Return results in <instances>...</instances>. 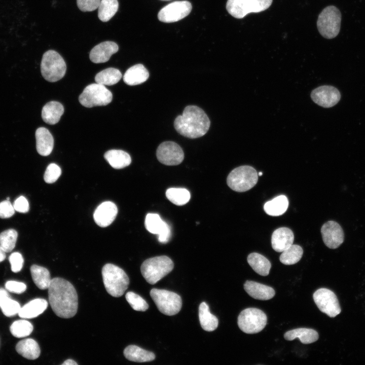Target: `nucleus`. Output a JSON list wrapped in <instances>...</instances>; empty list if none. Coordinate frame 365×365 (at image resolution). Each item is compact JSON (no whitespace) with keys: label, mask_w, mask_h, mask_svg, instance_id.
Wrapping results in <instances>:
<instances>
[{"label":"nucleus","mask_w":365,"mask_h":365,"mask_svg":"<svg viewBox=\"0 0 365 365\" xmlns=\"http://www.w3.org/2000/svg\"><path fill=\"white\" fill-rule=\"evenodd\" d=\"M48 298L52 309L58 317L69 318L77 312L78 295L72 284L60 277L51 280L48 287Z\"/></svg>","instance_id":"f257e3e1"},{"label":"nucleus","mask_w":365,"mask_h":365,"mask_svg":"<svg viewBox=\"0 0 365 365\" xmlns=\"http://www.w3.org/2000/svg\"><path fill=\"white\" fill-rule=\"evenodd\" d=\"M210 125V120L206 113L196 105L187 106L182 114L177 116L174 122L176 130L181 135L190 138H196L205 135Z\"/></svg>","instance_id":"f03ea898"},{"label":"nucleus","mask_w":365,"mask_h":365,"mask_svg":"<svg viewBox=\"0 0 365 365\" xmlns=\"http://www.w3.org/2000/svg\"><path fill=\"white\" fill-rule=\"evenodd\" d=\"M102 276L106 290L114 297L122 296L129 284V279L125 272L112 264H106L103 267Z\"/></svg>","instance_id":"7ed1b4c3"},{"label":"nucleus","mask_w":365,"mask_h":365,"mask_svg":"<svg viewBox=\"0 0 365 365\" xmlns=\"http://www.w3.org/2000/svg\"><path fill=\"white\" fill-rule=\"evenodd\" d=\"M173 261L166 256L149 258L145 260L140 268L141 273L146 281L154 284L173 269Z\"/></svg>","instance_id":"20e7f679"},{"label":"nucleus","mask_w":365,"mask_h":365,"mask_svg":"<svg viewBox=\"0 0 365 365\" xmlns=\"http://www.w3.org/2000/svg\"><path fill=\"white\" fill-rule=\"evenodd\" d=\"M66 65L64 60L56 51L50 50L45 52L41 63L43 78L50 82H55L65 74Z\"/></svg>","instance_id":"39448f33"},{"label":"nucleus","mask_w":365,"mask_h":365,"mask_svg":"<svg viewBox=\"0 0 365 365\" xmlns=\"http://www.w3.org/2000/svg\"><path fill=\"white\" fill-rule=\"evenodd\" d=\"M258 180V174L256 169L251 166L244 165L232 170L227 176V183L233 191L243 192L253 188Z\"/></svg>","instance_id":"423d86ee"},{"label":"nucleus","mask_w":365,"mask_h":365,"mask_svg":"<svg viewBox=\"0 0 365 365\" xmlns=\"http://www.w3.org/2000/svg\"><path fill=\"white\" fill-rule=\"evenodd\" d=\"M341 14L335 6L325 7L319 14L317 21V27L320 34L324 38H335L340 30Z\"/></svg>","instance_id":"0eeeda50"},{"label":"nucleus","mask_w":365,"mask_h":365,"mask_svg":"<svg viewBox=\"0 0 365 365\" xmlns=\"http://www.w3.org/2000/svg\"><path fill=\"white\" fill-rule=\"evenodd\" d=\"M150 294L158 310L162 313L172 316L180 311L182 300L176 293L165 289L153 288Z\"/></svg>","instance_id":"6e6552de"},{"label":"nucleus","mask_w":365,"mask_h":365,"mask_svg":"<svg viewBox=\"0 0 365 365\" xmlns=\"http://www.w3.org/2000/svg\"><path fill=\"white\" fill-rule=\"evenodd\" d=\"M112 99V92L104 85L97 83L86 87L79 97L80 103L88 108L106 105Z\"/></svg>","instance_id":"1a4fd4ad"},{"label":"nucleus","mask_w":365,"mask_h":365,"mask_svg":"<svg viewBox=\"0 0 365 365\" xmlns=\"http://www.w3.org/2000/svg\"><path fill=\"white\" fill-rule=\"evenodd\" d=\"M267 322L266 314L256 308H248L242 310L238 317V325L244 333L249 334L262 331Z\"/></svg>","instance_id":"9d476101"},{"label":"nucleus","mask_w":365,"mask_h":365,"mask_svg":"<svg viewBox=\"0 0 365 365\" xmlns=\"http://www.w3.org/2000/svg\"><path fill=\"white\" fill-rule=\"evenodd\" d=\"M273 0H228L226 9L233 17L241 19L251 13H259L267 10Z\"/></svg>","instance_id":"9b49d317"},{"label":"nucleus","mask_w":365,"mask_h":365,"mask_svg":"<svg viewBox=\"0 0 365 365\" xmlns=\"http://www.w3.org/2000/svg\"><path fill=\"white\" fill-rule=\"evenodd\" d=\"M318 309L330 317H335L341 311L339 301L335 293L326 288L316 290L313 295Z\"/></svg>","instance_id":"f8f14e48"},{"label":"nucleus","mask_w":365,"mask_h":365,"mask_svg":"<svg viewBox=\"0 0 365 365\" xmlns=\"http://www.w3.org/2000/svg\"><path fill=\"white\" fill-rule=\"evenodd\" d=\"M191 10L192 5L189 2L175 1L162 8L158 13V18L163 22H174L186 17Z\"/></svg>","instance_id":"ddd939ff"},{"label":"nucleus","mask_w":365,"mask_h":365,"mask_svg":"<svg viewBox=\"0 0 365 365\" xmlns=\"http://www.w3.org/2000/svg\"><path fill=\"white\" fill-rule=\"evenodd\" d=\"M157 159L161 163L168 166L180 164L184 158L181 147L173 141H164L158 147L156 151Z\"/></svg>","instance_id":"4468645a"},{"label":"nucleus","mask_w":365,"mask_h":365,"mask_svg":"<svg viewBox=\"0 0 365 365\" xmlns=\"http://www.w3.org/2000/svg\"><path fill=\"white\" fill-rule=\"evenodd\" d=\"M312 100L324 108L335 105L340 100L339 91L332 86L323 85L314 89L311 93Z\"/></svg>","instance_id":"2eb2a0df"},{"label":"nucleus","mask_w":365,"mask_h":365,"mask_svg":"<svg viewBox=\"0 0 365 365\" xmlns=\"http://www.w3.org/2000/svg\"><path fill=\"white\" fill-rule=\"evenodd\" d=\"M321 233L324 243L331 249L338 248L344 240V234L342 227L334 221L324 223L321 228Z\"/></svg>","instance_id":"dca6fc26"},{"label":"nucleus","mask_w":365,"mask_h":365,"mask_svg":"<svg viewBox=\"0 0 365 365\" xmlns=\"http://www.w3.org/2000/svg\"><path fill=\"white\" fill-rule=\"evenodd\" d=\"M145 226L150 233L158 234V241L167 243L170 239L171 230L169 226L157 213H148L145 219Z\"/></svg>","instance_id":"f3484780"},{"label":"nucleus","mask_w":365,"mask_h":365,"mask_svg":"<svg viewBox=\"0 0 365 365\" xmlns=\"http://www.w3.org/2000/svg\"><path fill=\"white\" fill-rule=\"evenodd\" d=\"M118 213L116 204L111 201L101 203L95 209L93 217L96 224L100 227H106L115 220Z\"/></svg>","instance_id":"a211bd4d"},{"label":"nucleus","mask_w":365,"mask_h":365,"mask_svg":"<svg viewBox=\"0 0 365 365\" xmlns=\"http://www.w3.org/2000/svg\"><path fill=\"white\" fill-rule=\"evenodd\" d=\"M119 50L118 45L112 41L102 42L93 47L89 54L91 61L95 63L107 62Z\"/></svg>","instance_id":"6ab92c4d"},{"label":"nucleus","mask_w":365,"mask_h":365,"mask_svg":"<svg viewBox=\"0 0 365 365\" xmlns=\"http://www.w3.org/2000/svg\"><path fill=\"white\" fill-rule=\"evenodd\" d=\"M294 239V233L290 229L286 227L279 228L272 233V247L277 252H282L293 244Z\"/></svg>","instance_id":"aec40b11"},{"label":"nucleus","mask_w":365,"mask_h":365,"mask_svg":"<svg viewBox=\"0 0 365 365\" xmlns=\"http://www.w3.org/2000/svg\"><path fill=\"white\" fill-rule=\"evenodd\" d=\"M244 289L251 297L260 300H270L275 294L272 287L253 281H246Z\"/></svg>","instance_id":"412c9836"},{"label":"nucleus","mask_w":365,"mask_h":365,"mask_svg":"<svg viewBox=\"0 0 365 365\" xmlns=\"http://www.w3.org/2000/svg\"><path fill=\"white\" fill-rule=\"evenodd\" d=\"M36 149L38 153L43 156H48L54 147L53 137L47 128L40 127L35 131Z\"/></svg>","instance_id":"4be33fe9"},{"label":"nucleus","mask_w":365,"mask_h":365,"mask_svg":"<svg viewBox=\"0 0 365 365\" xmlns=\"http://www.w3.org/2000/svg\"><path fill=\"white\" fill-rule=\"evenodd\" d=\"M149 77V71L143 65L137 64L130 67L126 71L123 81L126 84L133 86L144 82Z\"/></svg>","instance_id":"5701e85b"},{"label":"nucleus","mask_w":365,"mask_h":365,"mask_svg":"<svg viewBox=\"0 0 365 365\" xmlns=\"http://www.w3.org/2000/svg\"><path fill=\"white\" fill-rule=\"evenodd\" d=\"M47 301L43 299H33L21 307L18 313L22 318L30 319L42 314L48 307Z\"/></svg>","instance_id":"b1692460"},{"label":"nucleus","mask_w":365,"mask_h":365,"mask_svg":"<svg viewBox=\"0 0 365 365\" xmlns=\"http://www.w3.org/2000/svg\"><path fill=\"white\" fill-rule=\"evenodd\" d=\"M64 113V107L59 102L51 101L43 107L42 118L43 121L50 125L57 123Z\"/></svg>","instance_id":"393cba45"},{"label":"nucleus","mask_w":365,"mask_h":365,"mask_svg":"<svg viewBox=\"0 0 365 365\" xmlns=\"http://www.w3.org/2000/svg\"><path fill=\"white\" fill-rule=\"evenodd\" d=\"M318 334L314 330L308 328H298L286 332L284 338L288 341L299 338L305 344L312 343L318 339Z\"/></svg>","instance_id":"a878e982"},{"label":"nucleus","mask_w":365,"mask_h":365,"mask_svg":"<svg viewBox=\"0 0 365 365\" xmlns=\"http://www.w3.org/2000/svg\"><path fill=\"white\" fill-rule=\"evenodd\" d=\"M123 353L128 360L137 362H149L155 358V355L153 352L134 345L126 347Z\"/></svg>","instance_id":"bb28decb"},{"label":"nucleus","mask_w":365,"mask_h":365,"mask_svg":"<svg viewBox=\"0 0 365 365\" xmlns=\"http://www.w3.org/2000/svg\"><path fill=\"white\" fill-rule=\"evenodd\" d=\"M16 350L23 357L31 360L38 358L41 353L39 344L31 338L19 341L16 346Z\"/></svg>","instance_id":"cd10ccee"},{"label":"nucleus","mask_w":365,"mask_h":365,"mask_svg":"<svg viewBox=\"0 0 365 365\" xmlns=\"http://www.w3.org/2000/svg\"><path fill=\"white\" fill-rule=\"evenodd\" d=\"M105 159L115 169H121L129 165L131 162L130 155L120 150H111L104 155Z\"/></svg>","instance_id":"c85d7f7f"},{"label":"nucleus","mask_w":365,"mask_h":365,"mask_svg":"<svg viewBox=\"0 0 365 365\" xmlns=\"http://www.w3.org/2000/svg\"><path fill=\"white\" fill-rule=\"evenodd\" d=\"M199 318L201 326L204 330L211 332L217 327L218 319L210 313L209 306L205 302H202L199 305Z\"/></svg>","instance_id":"c756f323"},{"label":"nucleus","mask_w":365,"mask_h":365,"mask_svg":"<svg viewBox=\"0 0 365 365\" xmlns=\"http://www.w3.org/2000/svg\"><path fill=\"white\" fill-rule=\"evenodd\" d=\"M247 261L257 273L264 276L269 274L271 264L264 256L257 252H252L248 256Z\"/></svg>","instance_id":"7c9ffc66"},{"label":"nucleus","mask_w":365,"mask_h":365,"mask_svg":"<svg viewBox=\"0 0 365 365\" xmlns=\"http://www.w3.org/2000/svg\"><path fill=\"white\" fill-rule=\"evenodd\" d=\"M288 206L287 197L284 195H280L267 202L264 204V209L269 215L279 216L286 211Z\"/></svg>","instance_id":"2f4dec72"},{"label":"nucleus","mask_w":365,"mask_h":365,"mask_svg":"<svg viewBox=\"0 0 365 365\" xmlns=\"http://www.w3.org/2000/svg\"><path fill=\"white\" fill-rule=\"evenodd\" d=\"M30 270L36 286L41 289H48L52 280L48 270L45 267L33 265L30 267Z\"/></svg>","instance_id":"473e14b6"},{"label":"nucleus","mask_w":365,"mask_h":365,"mask_svg":"<svg viewBox=\"0 0 365 365\" xmlns=\"http://www.w3.org/2000/svg\"><path fill=\"white\" fill-rule=\"evenodd\" d=\"M121 78L122 74L118 69L110 67L97 73L95 77V81L97 83L104 86H111L117 84Z\"/></svg>","instance_id":"72a5a7b5"},{"label":"nucleus","mask_w":365,"mask_h":365,"mask_svg":"<svg viewBox=\"0 0 365 365\" xmlns=\"http://www.w3.org/2000/svg\"><path fill=\"white\" fill-rule=\"evenodd\" d=\"M119 8L118 0H101L98 7V16L102 22L109 21Z\"/></svg>","instance_id":"f704fd0d"},{"label":"nucleus","mask_w":365,"mask_h":365,"mask_svg":"<svg viewBox=\"0 0 365 365\" xmlns=\"http://www.w3.org/2000/svg\"><path fill=\"white\" fill-rule=\"evenodd\" d=\"M303 254V250L300 246L292 244L282 252L279 260L284 265H294L301 260Z\"/></svg>","instance_id":"c9c22d12"},{"label":"nucleus","mask_w":365,"mask_h":365,"mask_svg":"<svg viewBox=\"0 0 365 365\" xmlns=\"http://www.w3.org/2000/svg\"><path fill=\"white\" fill-rule=\"evenodd\" d=\"M166 196L170 202L178 206L187 204L191 198L189 191L185 188H169L166 190Z\"/></svg>","instance_id":"e433bc0d"},{"label":"nucleus","mask_w":365,"mask_h":365,"mask_svg":"<svg viewBox=\"0 0 365 365\" xmlns=\"http://www.w3.org/2000/svg\"><path fill=\"white\" fill-rule=\"evenodd\" d=\"M10 330L12 335L15 337L23 338L31 333L33 331V325L27 320H18L12 323Z\"/></svg>","instance_id":"4c0bfd02"},{"label":"nucleus","mask_w":365,"mask_h":365,"mask_svg":"<svg viewBox=\"0 0 365 365\" xmlns=\"http://www.w3.org/2000/svg\"><path fill=\"white\" fill-rule=\"evenodd\" d=\"M18 233L14 229H8L0 234V245L6 252L11 251L15 246Z\"/></svg>","instance_id":"58836bf2"},{"label":"nucleus","mask_w":365,"mask_h":365,"mask_svg":"<svg viewBox=\"0 0 365 365\" xmlns=\"http://www.w3.org/2000/svg\"><path fill=\"white\" fill-rule=\"evenodd\" d=\"M125 298L134 310L145 311L149 308V305L147 302L140 296L133 291L127 293Z\"/></svg>","instance_id":"ea45409f"},{"label":"nucleus","mask_w":365,"mask_h":365,"mask_svg":"<svg viewBox=\"0 0 365 365\" xmlns=\"http://www.w3.org/2000/svg\"><path fill=\"white\" fill-rule=\"evenodd\" d=\"M0 307L3 314L8 317L13 316L18 314L21 308L18 302L10 298L3 303Z\"/></svg>","instance_id":"a19ab883"},{"label":"nucleus","mask_w":365,"mask_h":365,"mask_svg":"<svg viewBox=\"0 0 365 365\" xmlns=\"http://www.w3.org/2000/svg\"><path fill=\"white\" fill-rule=\"evenodd\" d=\"M61 174L59 166L55 163L50 164L44 173V179L46 182L52 184L56 181Z\"/></svg>","instance_id":"79ce46f5"},{"label":"nucleus","mask_w":365,"mask_h":365,"mask_svg":"<svg viewBox=\"0 0 365 365\" xmlns=\"http://www.w3.org/2000/svg\"><path fill=\"white\" fill-rule=\"evenodd\" d=\"M11 270L14 273L21 271L23 267L24 260L21 253L18 252L12 253L9 258Z\"/></svg>","instance_id":"37998d69"},{"label":"nucleus","mask_w":365,"mask_h":365,"mask_svg":"<svg viewBox=\"0 0 365 365\" xmlns=\"http://www.w3.org/2000/svg\"><path fill=\"white\" fill-rule=\"evenodd\" d=\"M101 0H77L79 9L83 12H91L97 9Z\"/></svg>","instance_id":"c03bdc74"},{"label":"nucleus","mask_w":365,"mask_h":365,"mask_svg":"<svg viewBox=\"0 0 365 365\" xmlns=\"http://www.w3.org/2000/svg\"><path fill=\"white\" fill-rule=\"evenodd\" d=\"M15 211L13 205L9 200L0 202V218H9L14 214Z\"/></svg>","instance_id":"a18cd8bd"},{"label":"nucleus","mask_w":365,"mask_h":365,"mask_svg":"<svg viewBox=\"0 0 365 365\" xmlns=\"http://www.w3.org/2000/svg\"><path fill=\"white\" fill-rule=\"evenodd\" d=\"M5 287L8 291L18 294L24 292L26 289L25 283L16 281H8L5 284Z\"/></svg>","instance_id":"49530a36"},{"label":"nucleus","mask_w":365,"mask_h":365,"mask_svg":"<svg viewBox=\"0 0 365 365\" xmlns=\"http://www.w3.org/2000/svg\"><path fill=\"white\" fill-rule=\"evenodd\" d=\"M13 205L15 210L20 213H26L29 210L28 202L23 196L17 198Z\"/></svg>","instance_id":"de8ad7c7"},{"label":"nucleus","mask_w":365,"mask_h":365,"mask_svg":"<svg viewBox=\"0 0 365 365\" xmlns=\"http://www.w3.org/2000/svg\"><path fill=\"white\" fill-rule=\"evenodd\" d=\"M9 298L8 292L3 288H0V306Z\"/></svg>","instance_id":"09e8293b"},{"label":"nucleus","mask_w":365,"mask_h":365,"mask_svg":"<svg viewBox=\"0 0 365 365\" xmlns=\"http://www.w3.org/2000/svg\"><path fill=\"white\" fill-rule=\"evenodd\" d=\"M62 365H78V363L74 360L68 359L65 360L62 364Z\"/></svg>","instance_id":"8fccbe9b"},{"label":"nucleus","mask_w":365,"mask_h":365,"mask_svg":"<svg viewBox=\"0 0 365 365\" xmlns=\"http://www.w3.org/2000/svg\"><path fill=\"white\" fill-rule=\"evenodd\" d=\"M6 256V251L0 245V263L5 259Z\"/></svg>","instance_id":"3c124183"},{"label":"nucleus","mask_w":365,"mask_h":365,"mask_svg":"<svg viewBox=\"0 0 365 365\" xmlns=\"http://www.w3.org/2000/svg\"><path fill=\"white\" fill-rule=\"evenodd\" d=\"M262 174H263V173L262 172H260L259 173L258 175L262 176Z\"/></svg>","instance_id":"603ef678"},{"label":"nucleus","mask_w":365,"mask_h":365,"mask_svg":"<svg viewBox=\"0 0 365 365\" xmlns=\"http://www.w3.org/2000/svg\"><path fill=\"white\" fill-rule=\"evenodd\" d=\"M9 199H10V198H9V197H7V200H9Z\"/></svg>","instance_id":"864d4df0"},{"label":"nucleus","mask_w":365,"mask_h":365,"mask_svg":"<svg viewBox=\"0 0 365 365\" xmlns=\"http://www.w3.org/2000/svg\"><path fill=\"white\" fill-rule=\"evenodd\" d=\"M161 1H170V0H161Z\"/></svg>","instance_id":"5fc2aeb1"}]
</instances>
